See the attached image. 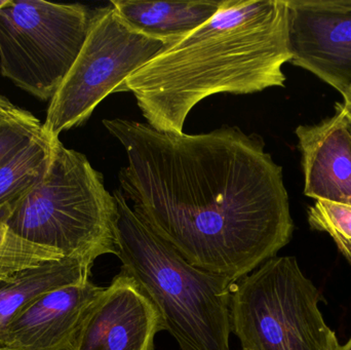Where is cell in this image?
I'll return each instance as SVG.
<instances>
[{"label": "cell", "instance_id": "6da1fadb", "mask_svg": "<svg viewBox=\"0 0 351 350\" xmlns=\"http://www.w3.org/2000/svg\"><path fill=\"white\" fill-rule=\"evenodd\" d=\"M128 164L121 192L138 217L188 262L234 284L276 257L294 232L282 168L237 127L166 133L104 119Z\"/></svg>", "mask_w": 351, "mask_h": 350}, {"label": "cell", "instance_id": "7a4b0ae2", "mask_svg": "<svg viewBox=\"0 0 351 350\" xmlns=\"http://www.w3.org/2000/svg\"><path fill=\"white\" fill-rule=\"evenodd\" d=\"M287 0H224L212 18L132 74V92L147 125L183 133L187 115L213 95L284 88L291 61Z\"/></svg>", "mask_w": 351, "mask_h": 350}, {"label": "cell", "instance_id": "3957f363", "mask_svg": "<svg viewBox=\"0 0 351 350\" xmlns=\"http://www.w3.org/2000/svg\"><path fill=\"white\" fill-rule=\"evenodd\" d=\"M112 195L121 271L158 308L165 331L181 350H230L233 284L188 262L138 217L121 190Z\"/></svg>", "mask_w": 351, "mask_h": 350}, {"label": "cell", "instance_id": "277c9868", "mask_svg": "<svg viewBox=\"0 0 351 350\" xmlns=\"http://www.w3.org/2000/svg\"><path fill=\"white\" fill-rule=\"evenodd\" d=\"M117 201L103 175L58 140L45 178L5 223L33 244L93 264L117 255Z\"/></svg>", "mask_w": 351, "mask_h": 350}, {"label": "cell", "instance_id": "5b68a950", "mask_svg": "<svg viewBox=\"0 0 351 350\" xmlns=\"http://www.w3.org/2000/svg\"><path fill=\"white\" fill-rule=\"evenodd\" d=\"M319 302L296 258L274 257L231 287V333L243 350H338Z\"/></svg>", "mask_w": 351, "mask_h": 350}, {"label": "cell", "instance_id": "8992f818", "mask_svg": "<svg viewBox=\"0 0 351 350\" xmlns=\"http://www.w3.org/2000/svg\"><path fill=\"white\" fill-rule=\"evenodd\" d=\"M171 45L132 29L111 4L95 10L82 49L49 101L43 132L58 140L86 123L99 103Z\"/></svg>", "mask_w": 351, "mask_h": 350}, {"label": "cell", "instance_id": "52a82bcc", "mask_svg": "<svg viewBox=\"0 0 351 350\" xmlns=\"http://www.w3.org/2000/svg\"><path fill=\"white\" fill-rule=\"evenodd\" d=\"M90 14L82 4L10 0L0 10V71L51 101L84 45Z\"/></svg>", "mask_w": 351, "mask_h": 350}, {"label": "cell", "instance_id": "ba28073f", "mask_svg": "<svg viewBox=\"0 0 351 350\" xmlns=\"http://www.w3.org/2000/svg\"><path fill=\"white\" fill-rule=\"evenodd\" d=\"M290 63L343 94L351 88V0H287Z\"/></svg>", "mask_w": 351, "mask_h": 350}, {"label": "cell", "instance_id": "9c48e42d", "mask_svg": "<svg viewBox=\"0 0 351 350\" xmlns=\"http://www.w3.org/2000/svg\"><path fill=\"white\" fill-rule=\"evenodd\" d=\"M160 331L162 314L121 271L95 304L74 350H154Z\"/></svg>", "mask_w": 351, "mask_h": 350}, {"label": "cell", "instance_id": "30bf717a", "mask_svg": "<svg viewBox=\"0 0 351 350\" xmlns=\"http://www.w3.org/2000/svg\"><path fill=\"white\" fill-rule=\"evenodd\" d=\"M104 289L88 281L47 294L6 327L0 345L21 350H74Z\"/></svg>", "mask_w": 351, "mask_h": 350}, {"label": "cell", "instance_id": "8fae6325", "mask_svg": "<svg viewBox=\"0 0 351 350\" xmlns=\"http://www.w3.org/2000/svg\"><path fill=\"white\" fill-rule=\"evenodd\" d=\"M295 134L302 156L304 195L351 205V121L340 103L333 116L299 125Z\"/></svg>", "mask_w": 351, "mask_h": 350}, {"label": "cell", "instance_id": "7c38bea8", "mask_svg": "<svg viewBox=\"0 0 351 350\" xmlns=\"http://www.w3.org/2000/svg\"><path fill=\"white\" fill-rule=\"evenodd\" d=\"M223 2L224 0H112L110 4L134 30L175 43L212 18Z\"/></svg>", "mask_w": 351, "mask_h": 350}, {"label": "cell", "instance_id": "4fadbf2b", "mask_svg": "<svg viewBox=\"0 0 351 350\" xmlns=\"http://www.w3.org/2000/svg\"><path fill=\"white\" fill-rule=\"evenodd\" d=\"M92 265L63 257L19 271L0 283V335L14 318L47 294L90 281Z\"/></svg>", "mask_w": 351, "mask_h": 350}, {"label": "cell", "instance_id": "5bb4252c", "mask_svg": "<svg viewBox=\"0 0 351 350\" xmlns=\"http://www.w3.org/2000/svg\"><path fill=\"white\" fill-rule=\"evenodd\" d=\"M58 140L43 131L0 166V222L5 223L45 178Z\"/></svg>", "mask_w": 351, "mask_h": 350}, {"label": "cell", "instance_id": "9a60e30c", "mask_svg": "<svg viewBox=\"0 0 351 350\" xmlns=\"http://www.w3.org/2000/svg\"><path fill=\"white\" fill-rule=\"evenodd\" d=\"M63 257L53 249L25 240L6 223L0 222V283L8 281L19 271Z\"/></svg>", "mask_w": 351, "mask_h": 350}, {"label": "cell", "instance_id": "2e32d148", "mask_svg": "<svg viewBox=\"0 0 351 350\" xmlns=\"http://www.w3.org/2000/svg\"><path fill=\"white\" fill-rule=\"evenodd\" d=\"M308 223L313 229L327 232L351 264V205L315 201L308 209Z\"/></svg>", "mask_w": 351, "mask_h": 350}, {"label": "cell", "instance_id": "e0dca14e", "mask_svg": "<svg viewBox=\"0 0 351 350\" xmlns=\"http://www.w3.org/2000/svg\"><path fill=\"white\" fill-rule=\"evenodd\" d=\"M36 123H4L0 125V166L14 152L43 132Z\"/></svg>", "mask_w": 351, "mask_h": 350}, {"label": "cell", "instance_id": "ac0fdd59", "mask_svg": "<svg viewBox=\"0 0 351 350\" xmlns=\"http://www.w3.org/2000/svg\"><path fill=\"white\" fill-rule=\"evenodd\" d=\"M32 113L19 108L5 97L0 96V125L4 123H36Z\"/></svg>", "mask_w": 351, "mask_h": 350}, {"label": "cell", "instance_id": "d6986e66", "mask_svg": "<svg viewBox=\"0 0 351 350\" xmlns=\"http://www.w3.org/2000/svg\"><path fill=\"white\" fill-rule=\"evenodd\" d=\"M342 98H343V102L340 103V105L351 121V88L342 94Z\"/></svg>", "mask_w": 351, "mask_h": 350}, {"label": "cell", "instance_id": "ffe728a7", "mask_svg": "<svg viewBox=\"0 0 351 350\" xmlns=\"http://www.w3.org/2000/svg\"><path fill=\"white\" fill-rule=\"evenodd\" d=\"M338 350H351V338L344 345H340Z\"/></svg>", "mask_w": 351, "mask_h": 350}, {"label": "cell", "instance_id": "44dd1931", "mask_svg": "<svg viewBox=\"0 0 351 350\" xmlns=\"http://www.w3.org/2000/svg\"><path fill=\"white\" fill-rule=\"evenodd\" d=\"M8 1H10V0H0V10H1L3 6H5Z\"/></svg>", "mask_w": 351, "mask_h": 350}, {"label": "cell", "instance_id": "7402d4cb", "mask_svg": "<svg viewBox=\"0 0 351 350\" xmlns=\"http://www.w3.org/2000/svg\"><path fill=\"white\" fill-rule=\"evenodd\" d=\"M0 350H21V349H12V347H3V345H0Z\"/></svg>", "mask_w": 351, "mask_h": 350}]
</instances>
